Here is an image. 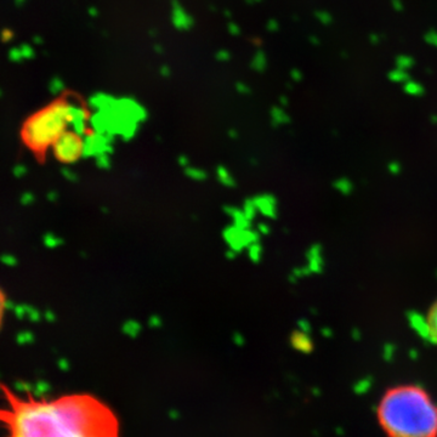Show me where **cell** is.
I'll return each instance as SVG.
<instances>
[{
  "instance_id": "1",
  "label": "cell",
  "mask_w": 437,
  "mask_h": 437,
  "mask_svg": "<svg viewBox=\"0 0 437 437\" xmlns=\"http://www.w3.org/2000/svg\"><path fill=\"white\" fill-rule=\"evenodd\" d=\"M0 424L9 437H119L115 414L86 394L51 400L21 395L0 383Z\"/></svg>"
},
{
  "instance_id": "2",
  "label": "cell",
  "mask_w": 437,
  "mask_h": 437,
  "mask_svg": "<svg viewBox=\"0 0 437 437\" xmlns=\"http://www.w3.org/2000/svg\"><path fill=\"white\" fill-rule=\"evenodd\" d=\"M377 420L385 437H437V403L423 386L398 384L380 397Z\"/></svg>"
},
{
  "instance_id": "3",
  "label": "cell",
  "mask_w": 437,
  "mask_h": 437,
  "mask_svg": "<svg viewBox=\"0 0 437 437\" xmlns=\"http://www.w3.org/2000/svg\"><path fill=\"white\" fill-rule=\"evenodd\" d=\"M68 127V102L56 101L25 121L21 129V139L27 148L41 158L62 134L67 132Z\"/></svg>"
},
{
  "instance_id": "4",
  "label": "cell",
  "mask_w": 437,
  "mask_h": 437,
  "mask_svg": "<svg viewBox=\"0 0 437 437\" xmlns=\"http://www.w3.org/2000/svg\"><path fill=\"white\" fill-rule=\"evenodd\" d=\"M53 156L65 164H73L84 157V139L73 130L65 132L51 147Z\"/></svg>"
},
{
  "instance_id": "5",
  "label": "cell",
  "mask_w": 437,
  "mask_h": 437,
  "mask_svg": "<svg viewBox=\"0 0 437 437\" xmlns=\"http://www.w3.org/2000/svg\"><path fill=\"white\" fill-rule=\"evenodd\" d=\"M88 120V112L85 108L77 103L68 102V123H70L71 130L80 136H85L88 132V127H86Z\"/></svg>"
},
{
  "instance_id": "6",
  "label": "cell",
  "mask_w": 437,
  "mask_h": 437,
  "mask_svg": "<svg viewBox=\"0 0 437 437\" xmlns=\"http://www.w3.org/2000/svg\"><path fill=\"white\" fill-rule=\"evenodd\" d=\"M171 20L172 25L176 27L180 31H186L190 29L193 25V19L186 13V10L180 5L177 0L172 2V10H171Z\"/></svg>"
},
{
  "instance_id": "7",
  "label": "cell",
  "mask_w": 437,
  "mask_h": 437,
  "mask_svg": "<svg viewBox=\"0 0 437 437\" xmlns=\"http://www.w3.org/2000/svg\"><path fill=\"white\" fill-rule=\"evenodd\" d=\"M425 329H426L427 338L431 341L437 344V299L433 301V304L430 306L429 311H427L426 318L424 321Z\"/></svg>"
},
{
  "instance_id": "8",
  "label": "cell",
  "mask_w": 437,
  "mask_h": 437,
  "mask_svg": "<svg viewBox=\"0 0 437 437\" xmlns=\"http://www.w3.org/2000/svg\"><path fill=\"white\" fill-rule=\"evenodd\" d=\"M114 96L105 93H97L94 94L93 96L89 99V107L95 109V111H103V109H109L115 103Z\"/></svg>"
},
{
  "instance_id": "9",
  "label": "cell",
  "mask_w": 437,
  "mask_h": 437,
  "mask_svg": "<svg viewBox=\"0 0 437 437\" xmlns=\"http://www.w3.org/2000/svg\"><path fill=\"white\" fill-rule=\"evenodd\" d=\"M8 295L5 293V290L3 289V287L0 285V331H2L3 325H4L5 316H7L8 312Z\"/></svg>"
},
{
  "instance_id": "10",
  "label": "cell",
  "mask_w": 437,
  "mask_h": 437,
  "mask_svg": "<svg viewBox=\"0 0 437 437\" xmlns=\"http://www.w3.org/2000/svg\"><path fill=\"white\" fill-rule=\"evenodd\" d=\"M252 67L253 70L258 71V72H263L264 70H265L266 67V57H265V53L263 51H258L254 55V57H253L252 61Z\"/></svg>"
},
{
  "instance_id": "11",
  "label": "cell",
  "mask_w": 437,
  "mask_h": 437,
  "mask_svg": "<svg viewBox=\"0 0 437 437\" xmlns=\"http://www.w3.org/2000/svg\"><path fill=\"white\" fill-rule=\"evenodd\" d=\"M49 89H50V91H51L52 94L57 95V94H60L61 91H64L65 84H64V82H62V80L60 78H53L51 80V82H50Z\"/></svg>"
},
{
  "instance_id": "12",
  "label": "cell",
  "mask_w": 437,
  "mask_h": 437,
  "mask_svg": "<svg viewBox=\"0 0 437 437\" xmlns=\"http://www.w3.org/2000/svg\"><path fill=\"white\" fill-rule=\"evenodd\" d=\"M230 58H231V53H230V51H227V50L222 49V50H219V51L216 52V60L218 61L226 62V61L230 60Z\"/></svg>"
},
{
  "instance_id": "13",
  "label": "cell",
  "mask_w": 437,
  "mask_h": 437,
  "mask_svg": "<svg viewBox=\"0 0 437 437\" xmlns=\"http://www.w3.org/2000/svg\"><path fill=\"white\" fill-rule=\"evenodd\" d=\"M236 89L239 94H249L251 93V88L244 83H237Z\"/></svg>"
},
{
  "instance_id": "14",
  "label": "cell",
  "mask_w": 437,
  "mask_h": 437,
  "mask_svg": "<svg viewBox=\"0 0 437 437\" xmlns=\"http://www.w3.org/2000/svg\"><path fill=\"white\" fill-rule=\"evenodd\" d=\"M228 32H230V33L233 34V35H238L240 33V29H239V27L236 25V23L230 22L228 23Z\"/></svg>"
},
{
  "instance_id": "15",
  "label": "cell",
  "mask_w": 437,
  "mask_h": 437,
  "mask_svg": "<svg viewBox=\"0 0 437 437\" xmlns=\"http://www.w3.org/2000/svg\"><path fill=\"white\" fill-rule=\"evenodd\" d=\"M160 73H162L163 77H165V78H168L169 76H170V68L168 66H163L160 68Z\"/></svg>"
},
{
  "instance_id": "16",
  "label": "cell",
  "mask_w": 437,
  "mask_h": 437,
  "mask_svg": "<svg viewBox=\"0 0 437 437\" xmlns=\"http://www.w3.org/2000/svg\"><path fill=\"white\" fill-rule=\"evenodd\" d=\"M89 14H90L91 16H97V14H99V13H97L96 9H95V8H91L90 10H89Z\"/></svg>"
},
{
  "instance_id": "17",
  "label": "cell",
  "mask_w": 437,
  "mask_h": 437,
  "mask_svg": "<svg viewBox=\"0 0 437 437\" xmlns=\"http://www.w3.org/2000/svg\"><path fill=\"white\" fill-rule=\"evenodd\" d=\"M259 2H260V0H246L248 4H255V3H259Z\"/></svg>"
},
{
  "instance_id": "18",
  "label": "cell",
  "mask_w": 437,
  "mask_h": 437,
  "mask_svg": "<svg viewBox=\"0 0 437 437\" xmlns=\"http://www.w3.org/2000/svg\"><path fill=\"white\" fill-rule=\"evenodd\" d=\"M154 50H157V52H162V46H159V45L154 46Z\"/></svg>"
}]
</instances>
